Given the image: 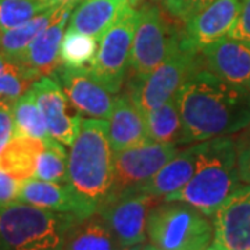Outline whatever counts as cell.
I'll use <instances>...</instances> for the list:
<instances>
[{
  "mask_svg": "<svg viewBox=\"0 0 250 250\" xmlns=\"http://www.w3.org/2000/svg\"><path fill=\"white\" fill-rule=\"evenodd\" d=\"M182 131L178 145L236 134L250 124V90L202 65L175 93Z\"/></svg>",
  "mask_w": 250,
  "mask_h": 250,
  "instance_id": "1",
  "label": "cell"
},
{
  "mask_svg": "<svg viewBox=\"0 0 250 250\" xmlns=\"http://www.w3.org/2000/svg\"><path fill=\"white\" fill-rule=\"evenodd\" d=\"M114 152L106 120L82 118L68 153V185L98 213L114 193Z\"/></svg>",
  "mask_w": 250,
  "mask_h": 250,
  "instance_id": "2",
  "label": "cell"
},
{
  "mask_svg": "<svg viewBox=\"0 0 250 250\" xmlns=\"http://www.w3.org/2000/svg\"><path fill=\"white\" fill-rule=\"evenodd\" d=\"M197 145L196 168L187 185L166 196L167 202H184L207 217L242 187L238 171V149L233 139L220 136Z\"/></svg>",
  "mask_w": 250,
  "mask_h": 250,
  "instance_id": "3",
  "label": "cell"
},
{
  "mask_svg": "<svg viewBox=\"0 0 250 250\" xmlns=\"http://www.w3.org/2000/svg\"><path fill=\"white\" fill-rule=\"evenodd\" d=\"M80 217L16 200L0 207V250H62Z\"/></svg>",
  "mask_w": 250,
  "mask_h": 250,
  "instance_id": "4",
  "label": "cell"
},
{
  "mask_svg": "<svg viewBox=\"0 0 250 250\" xmlns=\"http://www.w3.org/2000/svg\"><path fill=\"white\" fill-rule=\"evenodd\" d=\"M146 233L161 250H203L214 238V225L193 206L164 200L150 208Z\"/></svg>",
  "mask_w": 250,
  "mask_h": 250,
  "instance_id": "5",
  "label": "cell"
},
{
  "mask_svg": "<svg viewBox=\"0 0 250 250\" xmlns=\"http://www.w3.org/2000/svg\"><path fill=\"white\" fill-rule=\"evenodd\" d=\"M202 65L200 53L188 47L181 35L179 43L167 59L150 74L134 77L128 82L125 93L146 116L172 98L184 82Z\"/></svg>",
  "mask_w": 250,
  "mask_h": 250,
  "instance_id": "6",
  "label": "cell"
},
{
  "mask_svg": "<svg viewBox=\"0 0 250 250\" xmlns=\"http://www.w3.org/2000/svg\"><path fill=\"white\" fill-rule=\"evenodd\" d=\"M138 22V10L128 6L116 22L100 38L99 49L90 62V74L110 93H118L124 83Z\"/></svg>",
  "mask_w": 250,
  "mask_h": 250,
  "instance_id": "7",
  "label": "cell"
},
{
  "mask_svg": "<svg viewBox=\"0 0 250 250\" xmlns=\"http://www.w3.org/2000/svg\"><path fill=\"white\" fill-rule=\"evenodd\" d=\"M181 35L171 29L157 6L146 4L138 10L129 60L134 77L147 75L157 68L178 45Z\"/></svg>",
  "mask_w": 250,
  "mask_h": 250,
  "instance_id": "8",
  "label": "cell"
},
{
  "mask_svg": "<svg viewBox=\"0 0 250 250\" xmlns=\"http://www.w3.org/2000/svg\"><path fill=\"white\" fill-rule=\"evenodd\" d=\"M157 197L126 189L113 193L99 208V214L114 233L120 245L128 249L146 241V221Z\"/></svg>",
  "mask_w": 250,
  "mask_h": 250,
  "instance_id": "9",
  "label": "cell"
},
{
  "mask_svg": "<svg viewBox=\"0 0 250 250\" xmlns=\"http://www.w3.org/2000/svg\"><path fill=\"white\" fill-rule=\"evenodd\" d=\"M178 153L177 143L147 142L114 153V193L143 185Z\"/></svg>",
  "mask_w": 250,
  "mask_h": 250,
  "instance_id": "10",
  "label": "cell"
},
{
  "mask_svg": "<svg viewBox=\"0 0 250 250\" xmlns=\"http://www.w3.org/2000/svg\"><path fill=\"white\" fill-rule=\"evenodd\" d=\"M31 90L45 118L49 135L62 145L71 146L80 134L82 117L71 110V102L64 93L59 81L52 75L41 77L32 83Z\"/></svg>",
  "mask_w": 250,
  "mask_h": 250,
  "instance_id": "11",
  "label": "cell"
},
{
  "mask_svg": "<svg viewBox=\"0 0 250 250\" xmlns=\"http://www.w3.org/2000/svg\"><path fill=\"white\" fill-rule=\"evenodd\" d=\"M52 77L59 81L72 107L80 114L99 120L110 118L116 98L95 80L88 68L60 64Z\"/></svg>",
  "mask_w": 250,
  "mask_h": 250,
  "instance_id": "12",
  "label": "cell"
},
{
  "mask_svg": "<svg viewBox=\"0 0 250 250\" xmlns=\"http://www.w3.org/2000/svg\"><path fill=\"white\" fill-rule=\"evenodd\" d=\"M214 245L221 250H250V185H242L213 215Z\"/></svg>",
  "mask_w": 250,
  "mask_h": 250,
  "instance_id": "13",
  "label": "cell"
},
{
  "mask_svg": "<svg viewBox=\"0 0 250 250\" xmlns=\"http://www.w3.org/2000/svg\"><path fill=\"white\" fill-rule=\"evenodd\" d=\"M75 6L77 4H64L59 17L41 31L29 43L27 50L14 60L34 81L45 75H52L60 65L62 36Z\"/></svg>",
  "mask_w": 250,
  "mask_h": 250,
  "instance_id": "14",
  "label": "cell"
},
{
  "mask_svg": "<svg viewBox=\"0 0 250 250\" xmlns=\"http://www.w3.org/2000/svg\"><path fill=\"white\" fill-rule=\"evenodd\" d=\"M239 14V0H213L210 6L188 21L182 42L202 52L205 47L228 35Z\"/></svg>",
  "mask_w": 250,
  "mask_h": 250,
  "instance_id": "15",
  "label": "cell"
},
{
  "mask_svg": "<svg viewBox=\"0 0 250 250\" xmlns=\"http://www.w3.org/2000/svg\"><path fill=\"white\" fill-rule=\"evenodd\" d=\"M206 70L232 85L250 90V46L224 36L200 52Z\"/></svg>",
  "mask_w": 250,
  "mask_h": 250,
  "instance_id": "16",
  "label": "cell"
},
{
  "mask_svg": "<svg viewBox=\"0 0 250 250\" xmlns=\"http://www.w3.org/2000/svg\"><path fill=\"white\" fill-rule=\"evenodd\" d=\"M17 200L41 208L74 214L82 220L96 214L68 184L49 182L34 177L21 181Z\"/></svg>",
  "mask_w": 250,
  "mask_h": 250,
  "instance_id": "17",
  "label": "cell"
},
{
  "mask_svg": "<svg viewBox=\"0 0 250 250\" xmlns=\"http://www.w3.org/2000/svg\"><path fill=\"white\" fill-rule=\"evenodd\" d=\"M108 120V138L114 153L149 141L145 116L126 93L117 96Z\"/></svg>",
  "mask_w": 250,
  "mask_h": 250,
  "instance_id": "18",
  "label": "cell"
},
{
  "mask_svg": "<svg viewBox=\"0 0 250 250\" xmlns=\"http://www.w3.org/2000/svg\"><path fill=\"white\" fill-rule=\"evenodd\" d=\"M128 6V0H81L72 10L68 28L100 41Z\"/></svg>",
  "mask_w": 250,
  "mask_h": 250,
  "instance_id": "19",
  "label": "cell"
},
{
  "mask_svg": "<svg viewBox=\"0 0 250 250\" xmlns=\"http://www.w3.org/2000/svg\"><path fill=\"white\" fill-rule=\"evenodd\" d=\"M196 159L197 145H193L177 153L159 172H156L143 185L135 188V190L164 199L189 182L196 168Z\"/></svg>",
  "mask_w": 250,
  "mask_h": 250,
  "instance_id": "20",
  "label": "cell"
},
{
  "mask_svg": "<svg viewBox=\"0 0 250 250\" xmlns=\"http://www.w3.org/2000/svg\"><path fill=\"white\" fill-rule=\"evenodd\" d=\"M43 141L31 136H13L0 153V170L18 181L35 177Z\"/></svg>",
  "mask_w": 250,
  "mask_h": 250,
  "instance_id": "21",
  "label": "cell"
},
{
  "mask_svg": "<svg viewBox=\"0 0 250 250\" xmlns=\"http://www.w3.org/2000/svg\"><path fill=\"white\" fill-rule=\"evenodd\" d=\"M62 250H124L99 214L80 220L65 235Z\"/></svg>",
  "mask_w": 250,
  "mask_h": 250,
  "instance_id": "22",
  "label": "cell"
},
{
  "mask_svg": "<svg viewBox=\"0 0 250 250\" xmlns=\"http://www.w3.org/2000/svg\"><path fill=\"white\" fill-rule=\"evenodd\" d=\"M62 6H56L46 10L20 27L0 32V52L11 60L18 59L27 50V47L35 39L36 35L59 17Z\"/></svg>",
  "mask_w": 250,
  "mask_h": 250,
  "instance_id": "23",
  "label": "cell"
},
{
  "mask_svg": "<svg viewBox=\"0 0 250 250\" xmlns=\"http://www.w3.org/2000/svg\"><path fill=\"white\" fill-rule=\"evenodd\" d=\"M145 120L149 141L161 143L172 142L178 145L182 123L175 95L161 106L149 111L145 116Z\"/></svg>",
  "mask_w": 250,
  "mask_h": 250,
  "instance_id": "24",
  "label": "cell"
},
{
  "mask_svg": "<svg viewBox=\"0 0 250 250\" xmlns=\"http://www.w3.org/2000/svg\"><path fill=\"white\" fill-rule=\"evenodd\" d=\"M14 136H31L45 141L50 138L45 118L36 104L34 92L29 89L13 104Z\"/></svg>",
  "mask_w": 250,
  "mask_h": 250,
  "instance_id": "25",
  "label": "cell"
},
{
  "mask_svg": "<svg viewBox=\"0 0 250 250\" xmlns=\"http://www.w3.org/2000/svg\"><path fill=\"white\" fill-rule=\"evenodd\" d=\"M43 150L38 159L35 178L68 184V154L62 143L50 136L43 141Z\"/></svg>",
  "mask_w": 250,
  "mask_h": 250,
  "instance_id": "26",
  "label": "cell"
},
{
  "mask_svg": "<svg viewBox=\"0 0 250 250\" xmlns=\"http://www.w3.org/2000/svg\"><path fill=\"white\" fill-rule=\"evenodd\" d=\"M98 52V39L83 35L74 29H67L60 46V64L81 68L93 62Z\"/></svg>",
  "mask_w": 250,
  "mask_h": 250,
  "instance_id": "27",
  "label": "cell"
},
{
  "mask_svg": "<svg viewBox=\"0 0 250 250\" xmlns=\"http://www.w3.org/2000/svg\"><path fill=\"white\" fill-rule=\"evenodd\" d=\"M32 80L22 67L0 52V99L14 103L31 89Z\"/></svg>",
  "mask_w": 250,
  "mask_h": 250,
  "instance_id": "28",
  "label": "cell"
},
{
  "mask_svg": "<svg viewBox=\"0 0 250 250\" xmlns=\"http://www.w3.org/2000/svg\"><path fill=\"white\" fill-rule=\"evenodd\" d=\"M49 9L41 0H0V32L20 27Z\"/></svg>",
  "mask_w": 250,
  "mask_h": 250,
  "instance_id": "29",
  "label": "cell"
},
{
  "mask_svg": "<svg viewBox=\"0 0 250 250\" xmlns=\"http://www.w3.org/2000/svg\"><path fill=\"white\" fill-rule=\"evenodd\" d=\"M213 0H166V9L174 18L185 22L210 6Z\"/></svg>",
  "mask_w": 250,
  "mask_h": 250,
  "instance_id": "30",
  "label": "cell"
},
{
  "mask_svg": "<svg viewBox=\"0 0 250 250\" xmlns=\"http://www.w3.org/2000/svg\"><path fill=\"white\" fill-rule=\"evenodd\" d=\"M228 36L250 46V0H239V14Z\"/></svg>",
  "mask_w": 250,
  "mask_h": 250,
  "instance_id": "31",
  "label": "cell"
},
{
  "mask_svg": "<svg viewBox=\"0 0 250 250\" xmlns=\"http://www.w3.org/2000/svg\"><path fill=\"white\" fill-rule=\"evenodd\" d=\"M13 104L14 103L0 99V153L14 136Z\"/></svg>",
  "mask_w": 250,
  "mask_h": 250,
  "instance_id": "32",
  "label": "cell"
},
{
  "mask_svg": "<svg viewBox=\"0 0 250 250\" xmlns=\"http://www.w3.org/2000/svg\"><path fill=\"white\" fill-rule=\"evenodd\" d=\"M21 181L13 178L7 172L0 170V207L10 205L18 199Z\"/></svg>",
  "mask_w": 250,
  "mask_h": 250,
  "instance_id": "33",
  "label": "cell"
},
{
  "mask_svg": "<svg viewBox=\"0 0 250 250\" xmlns=\"http://www.w3.org/2000/svg\"><path fill=\"white\" fill-rule=\"evenodd\" d=\"M238 149V171L239 178L246 185H250V136L242 139L236 145Z\"/></svg>",
  "mask_w": 250,
  "mask_h": 250,
  "instance_id": "34",
  "label": "cell"
},
{
  "mask_svg": "<svg viewBox=\"0 0 250 250\" xmlns=\"http://www.w3.org/2000/svg\"><path fill=\"white\" fill-rule=\"evenodd\" d=\"M46 4H49L50 7H56V6H62V4H78L81 0H41Z\"/></svg>",
  "mask_w": 250,
  "mask_h": 250,
  "instance_id": "35",
  "label": "cell"
},
{
  "mask_svg": "<svg viewBox=\"0 0 250 250\" xmlns=\"http://www.w3.org/2000/svg\"><path fill=\"white\" fill-rule=\"evenodd\" d=\"M124 250H161L159 248H156L154 245H136V246H132V248H128V249Z\"/></svg>",
  "mask_w": 250,
  "mask_h": 250,
  "instance_id": "36",
  "label": "cell"
},
{
  "mask_svg": "<svg viewBox=\"0 0 250 250\" xmlns=\"http://www.w3.org/2000/svg\"><path fill=\"white\" fill-rule=\"evenodd\" d=\"M142 0H128V3H129V6H132V7H136L139 3H141Z\"/></svg>",
  "mask_w": 250,
  "mask_h": 250,
  "instance_id": "37",
  "label": "cell"
},
{
  "mask_svg": "<svg viewBox=\"0 0 250 250\" xmlns=\"http://www.w3.org/2000/svg\"><path fill=\"white\" fill-rule=\"evenodd\" d=\"M203 250H221V249H220V248H217L215 245H211V246H207V248Z\"/></svg>",
  "mask_w": 250,
  "mask_h": 250,
  "instance_id": "38",
  "label": "cell"
}]
</instances>
